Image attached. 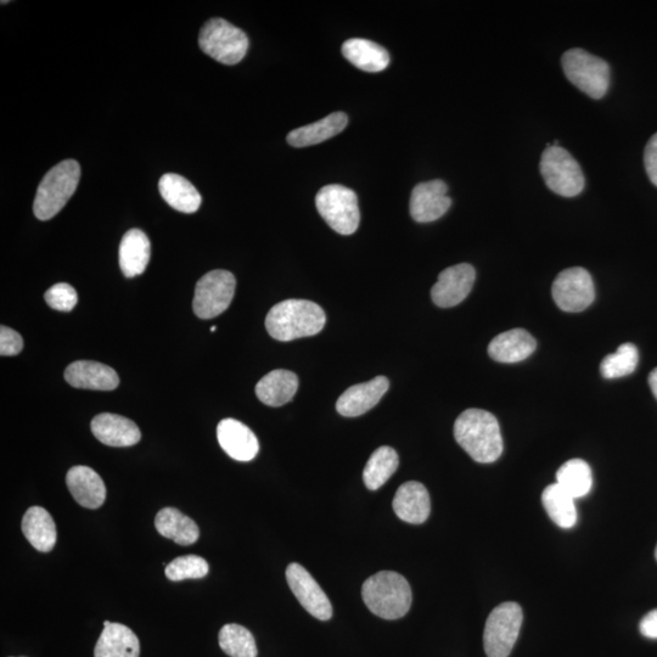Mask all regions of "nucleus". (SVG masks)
I'll use <instances>...</instances> for the list:
<instances>
[{
  "instance_id": "nucleus-1",
  "label": "nucleus",
  "mask_w": 657,
  "mask_h": 657,
  "mask_svg": "<svg viewBox=\"0 0 657 657\" xmlns=\"http://www.w3.org/2000/svg\"><path fill=\"white\" fill-rule=\"evenodd\" d=\"M459 446L477 463L496 462L503 453V437L496 417L482 409H468L454 424Z\"/></svg>"
},
{
  "instance_id": "nucleus-2",
  "label": "nucleus",
  "mask_w": 657,
  "mask_h": 657,
  "mask_svg": "<svg viewBox=\"0 0 657 657\" xmlns=\"http://www.w3.org/2000/svg\"><path fill=\"white\" fill-rule=\"evenodd\" d=\"M327 316L317 303L307 300L279 302L267 314L266 329L273 339L292 341L323 330Z\"/></svg>"
},
{
  "instance_id": "nucleus-3",
  "label": "nucleus",
  "mask_w": 657,
  "mask_h": 657,
  "mask_svg": "<svg viewBox=\"0 0 657 657\" xmlns=\"http://www.w3.org/2000/svg\"><path fill=\"white\" fill-rule=\"evenodd\" d=\"M362 598L374 615L385 620H398L412 606V589L402 575L381 571L363 583Z\"/></svg>"
},
{
  "instance_id": "nucleus-4",
  "label": "nucleus",
  "mask_w": 657,
  "mask_h": 657,
  "mask_svg": "<svg viewBox=\"0 0 657 657\" xmlns=\"http://www.w3.org/2000/svg\"><path fill=\"white\" fill-rule=\"evenodd\" d=\"M81 166L75 160L61 161L39 184L33 213L39 221H49L64 209L80 183Z\"/></svg>"
},
{
  "instance_id": "nucleus-5",
  "label": "nucleus",
  "mask_w": 657,
  "mask_h": 657,
  "mask_svg": "<svg viewBox=\"0 0 657 657\" xmlns=\"http://www.w3.org/2000/svg\"><path fill=\"white\" fill-rule=\"evenodd\" d=\"M561 65L574 86L588 97L599 100L605 97L610 87V66L587 50L575 48L567 50L561 58Z\"/></svg>"
},
{
  "instance_id": "nucleus-6",
  "label": "nucleus",
  "mask_w": 657,
  "mask_h": 657,
  "mask_svg": "<svg viewBox=\"0 0 657 657\" xmlns=\"http://www.w3.org/2000/svg\"><path fill=\"white\" fill-rule=\"evenodd\" d=\"M199 46L223 65L239 64L249 49V38L240 28L223 19H211L201 28Z\"/></svg>"
},
{
  "instance_id": "nucleus-7",
  "label": "nucleus",
  "mask_w": 657,
  "mask_h": 657,
  "mask_svg": "<svg viewBox=\"0 0 657 657\" xmlns=\"http://www.w3.org/2000/svg\"><path fill=\"white\" fill-rule=\"evenodd\" d=\"M316 206L319 215L336 233L351 235L358 229L361 213L357 194L344 185L330 184L320 189Z\"/></svg>"
},
{
  "instance_id": "nucleus-8",
  "label": "nucleus",
  "mask_w": 657,
  "mask_h": 657,
  "mask_svg": "<svg viewBox=\"0 0 657 657\" xmlns=\"http://www.w3.org/2000/svg\"><path fill=\"white\" fill-rule=\"evenodd\" d=\"M544 182L553 193L575 198L584 189L583 171L569 151L561 146H547L539 164Z\"/></svg>"
},
{
  "instance_id": "nucleus-9",
  "label": "nucleus",
  "mask_w": 657,
  "mask_h": 657,
  "mask_svg": "<svg viewBox=\"0 0 657 657\" xmlns=\"http://www.w3.org/2000/svg\"><path fill=\"white\" fill-rule=\"evenodd\" d=\"M524 620L521 606L507 602L493 609L486 621L484 647L488 657H508L515 647Z\"/></svg>"
},
{
  "instance_id": "nucleus-10",
  "label": "nucleus",
  "mask_w": 657,
  "mask_h": 657,
  "mask_svg": "<svg viewBox=\"0 0 657 657\" xmlns=\"http://www.w3.org/2000/svg\"><path fill=\"white\" fill-rule=\"evenodd\" d=\"M237 280L232 273L216 269L202 277L195 288L194 313L201 319L218 317L230 306Z\"/></svg>"
},
{
  "instance_id": "nucleus-11",
  "label": "nucleus",
  "mask_w": 657,
  "mask_h": 657,
  "mask_svg": "<svg viewBox=\"0 0 657 657\" xmlns=\"http://www.w3.org/2000/svg\"><path fill=\"white\" fill-rule=\"evenodd\" d=\"M552 292L560 310L569 313L587 310L595 299L592 275L581 267L561 272L554 280Z\"/></svg>"
},
{
  "instance_id": "nucleus-12",
  "label": "nucleus",
  "mask_w": 657,
  "mask_h": 657,
  "mask_svg": "<svg viewBox=\"0 0 657 657\" xmlns=\"http://www.w3.org/2000/svg\"><path fill=\"white\" fill-rule=\"evenodd\" d=\"M286 580L292 593L303 608L320 621H328L333 616V606L318 582L300 564H290L286 569Z\"/></svg>"
},
{
  "instance_id": "nucleus-13",
  "label": "nucleus",
  "mask_w": 657,
  "mask_h": 657,
  "mask_svg": "<svg viewBox=\"0 0 657 657\" xmlns=\"http://www.w3.org/2000/svg\"><path fill=\"white\" fill-rule=\"evenodd\" d=\"M475 278V268L468 263L446 268L438 275L437 283L432 286V301L441 308L459 305L473 289Z\"/></svg>"
},
{
  "instance_id": "nucleus-14",
  "label": "nucleus",
  "mask_w": 657,
  "mask_h": 657,
  "mask_svg": "<svg viewBox=\"0 0 657 657\" xmlns=\"http://www.w3.org/2000/svg\"><path fill=\"white\" fill-rule=\"evenodd\" d=\"M447 184L440 179L419 183L411 196V215L415 222L430 223L445 216L452 199L447 195Z\"/></svg>"
},
{
  "instance_id": "nucleus-15",
  "label": "nucleus",
  "mask_w": 657,
  "mask_h": 657,
  "mask_svg": "<svg viewBox=\"0 0 657 657\" xmlns=\"http://www.w3.org/2000/svg\"><path fill=\"white\" fill-rule=\"evenodd\" d=\"M390 383L385 376H376L368 383L353 385L336 402V411L342 417L355 418L373 409L389 390Z\"/></svg>"
},
{
  "instance_id": "nucleus-16",
  "label": "nucleus",
  "mask_w": 657,
  "mask_h": 657,
  "mask_svg": "<svg viewBox=\"0 0 657 657\" xmlns=\"http://www.w3.org/2000/svg\"><path fill=\"white\" fill-rule=\"evenodd\" d=\"M219 446L238 462H251L260 452V443L250 428L235 419H224L217 426Z\"/></svg>"
},
{
  "instance_id": "nucleus-17",
  "label": "nucleus",
  "mask_w": 657,
  "mask_h": 657,
  "mask_svg": "<svg viewBox=\"0 0 657 657\" xmlns=\"http://www.w3.org/2000/svg\"><path fill=\"white\" fill-rule=\"evenodd\" d=\"M91 429L103 445L110 447H131L142 438V432L134 421L117 414L97 415L92 420Z\"/></svg>"
},
{
  "instance_id": "nucleus-18",
  "label": "nucleus",
  "mask_w": 657,
  "mask_h": 657,
  "mask_svg": "<svg viewBox=\"0 0 657 657\" xmlns=\"http://www.w3.org/2000/svg\"><path fill=\"white\" fill-rule=\"evenodd\" d=\"M65 379L76 389L112 391L120 384L119 375L108 365L77 361L65 370Z\"/></svg>"
},
{
  "instance_id": "nucleus-19",
  "label": "nucleus",
  "mask_w": 657,
  "mask_h": 657,
  "mask_svg": "<svg viewBox=\"0 0 657 657\" xmlns=\"http://www.w3.org/2000/svg\"><path fill=\"white\" fill-rule=\"evenodd\" d=\"M66 485L73 499L87 509H98L105 503L103 479L88 466H73L66 475Z\"/></svg>"
},
{
  "instance_id": "nucleus-20",
  "label": "nucleus",
  "mask_w": 657,
  "mask_h": 657,
  "mask_svg": "<svg viewBox=\"0 0 657 657\" xmlns=\"http://www.w3.org/2000/svg\"><path fill=\"white\" fill-rule=\"evenodd\" d=\"M392 505L398 518L413 525L423 524L431 511L429 492L417 481L406 482L398 488Z\"/></svg>"
},
{
  "instance_id": "nucleus-21",
  "label": "nucleus",
  "mask_w": 657,
  "mask_h": 657,
  "mask_svg": "<svg viewBox=\"0 0 657 657\" xmlns=\"http://www.w3.org/2000/svg\"><path fill=\"white\" fill-rule=\"evenodd\" d=\"M139 654V639L131 628L121 623L104 622L94 657H139Z\"/></svg>"
},
{
  "instance_id": "nucleus-22",
  "label": "nucleus",
  "mask_w": 657,
  "mask_h": 657,
  "mask_svg": "<svg viewBox=\"0 0 657 657\" xmlns=\"http://www.w3.org/2000/svg\"><path fill=\"white\" fill-rule=\"evenodd\" d=\"M536 340L524 329H513L499 334L488 346V355L499 363H519L536 351Z\"/></svg>"
},
{
  "instance_id": "nucleus-23",
  "label": "nucleus",
  "mask_w": 657,
  "mask_h": 657,
  "mask_svg": "<svg viewBox=\"0 0 657 657\" xmlns=\"http://www.w3.org/2000/svg\"><path fill=\"white\" fill-rule=\"evenodd\" d=\"M299 390V378L289 370L278 369L263 376L256 386L258 400L269 407H282Z\"/></svg>"
},
{
  "instance_id": "nucleus-24",
  "label": "nucleus",
  "mask_w": 657,
  "mask_h": 657,
  "mask_svg": "<svg viewBox=\"0 0 657 657\" xmlns=\"http://www.w3.org/2000/svg\"><path fill=\"white\" fill-rule=\"evenodd\" d=\"M151 256V244L143 230L131 229L122 238L120 267L126 278L138 277L145 272Z\"/></svg>"
},
{
  "instance_id": "nucleus-25",
  "label": "nucleus",
  "mask_w": 657,
  "mask_h": 657,
  "mask_svg": "<svg viewBox=\"0 0 657 657\" xmlns=\"http://www.w3.org/2000/svg\"><path fill=\"white\" fill-rule=\"evenodd\" d=\"M348 125L344 112H333L325 119L305 127L294 129L288 136V143L295 148L317 145L338 136Z\"/></svg>"
},
{
  "instance_id": "nucleus-26",
  "label": "nucleus",
  "mask_w": 657,
  "mask_h": 657,
  "mask_svg": "<svg viewBox=\"0 0 657 657\" xmlns=\"http://www.w3.org/2000/svg\"><path fill=\"white\" fill-rule=\"evenodd\" d=\"M162 198L172 209L183 213H195L201 206V195L192 183L179 174L167 173L159 182Z\"/></svg>"
},
{
  "instance_id": "nucleus-27",
  "label": "nucleus",
  "mask_w": 657,
  "mask_h": 657,
  "mask_svg": "<svg viewBox=\"0 0 657 657\" xmlns=\"http://www.w3.org/2000/svg\"><path fill=\"white\" fill-rule=\"evenodd\" d=\"M342 54L352 65L365 72H381L390 64L387 50L368 39H348L342 46Z\"/></svg>"
},
{
  "instance_id": "nucleus-28",
  "label": "nucleus",
  "mask_w": 657,
  "mask_h": 657,
  "mask_svg": "<svg viewBox=\"0 0 657 657\" xmlns=\"http://www.w3.org/2000/svg\"><path fill=\"white\" fill-rule=\"evenodd\" d=\"M22 532L38 552L49 553L55 547V522L44 508L32 507L26 511L22 519Z\"/></svg>"
},
{
  "instance_id": "nucleus-29",
  "label": "nucleus",
  "mask_w": 657,
  "mask_h": 657,
  "mask_svg": "<svg viewBox=\"0 0 657 657\" xmlns=\"http://www.w3.org/2000/svg\"><path fill=\"white\" fill-rule=\"evenodd\" d=\"M155 527L162 537L172 539L179 546H190L198 541L200 536L195 521L176 508L160 510L156 515Z\"/></svg>"
},
{
  "instance_id": "nucleus-30",
  "label": "nucleus",
  "mask_w": 657,
  "mask_h": 657,
  "mask_svg": "<svg viewBox=\"0 0 657 657\" xmlns=\"http://www.w3.org/2000/svg\"><path fill=\"white\" fill-rule=\"evenodd\" d=\"M542 503L549 518L561 529H571L577 522L575 498L559 484L549 485L542 494Z\"/></svg>"
},
{
  "instance_id": "nucleus-31",
  "label": "nucleus",
  "mask_w": 657,
  "mask_h": 657,
  "mask_svg": "<svg viewBox=\"0 0 657 657\" xmlns=\"http://www.w3.org/2000/svg\"><path fill=\"white\" fill-rule=\"evenodd\" d=\"M398 463H400V460H398L395 449L389 446L376 449L363 471L365 486L370 491L379 490L396 473Z\"/></svg>"
},
{
  "instance_id": "nucleus-32",
  "label": "nucleus",
  "mask_w": 657,
  "mask_h": 657,
  "mask_svg": "<svg viewBox=\"0 0 657 657\" xmlns=\"http://www.w3.org/2000/svg\"><path fill=\"white\" fill-rule=\"evenodd\" d=\"M557 484L575 499L587 496L593 486L591 466L582 459L569 460L558 470Z\"/></svg>"
},
{
  "instance_id": "nucleus-33",
  "label": "nucleus",
  "mask_w": 657,
  "mask_h": 657,
  "mask_svg": "<svg viewBox=\"0 0 657 657\" xmlns=\"http://www.w3.org/2000/svg\"><path fill=\"white\" fill-rule=\"evenodd\" d=\"M219 647L230 657H257L256 640L249 630L229 623L218 634Z\"/></svg>"
},
{
  "instance_id": "nucleus-34",
  "label": "nucleus",
  "mask_w": 657,
  "mask_h": 657,
  "mask_svg": "<svg viewBox=\"0 0 657 657\" xmlns=\"http://www.w3.org/2000/svg\"><path fill=\"white\" fill-rule=\"evenodd\" d=\"M638 362V348L633 344H623L615 353L603 359L600 370L605 379L623 378L637 369Z\"/></svg>"
},
{
  "instance_id": "nucleus-35",
  "label": "nucleus",
  "mask_w": 657,
  "mask_h": 657,
  "mask_svg": "<svg viewBox=\"0 0 657 657\" xmlns=\"http://www.w3.org/2000/svg\"><path fill=\"white\" fill-rule=\"evenodd\" d=\"M210 566L204 558L198 555H185L177 558L166 566V577L172 582L198 580L207 576Z\"/></svg>"
},
{
  "instance_id": "nucleus-36",
  "label": "nucleus",
  "mask_w": 657,
  "mask_h": 657,
  "mask_svg": "<svg viewBox=\"0 0 657 657\" xmlns=\"http://www.w3.org/2000/svg\"><path fill=\"white\" fill-rule=\"evenodd\" d=\"M44 299H46L48 306L60 312H71L78 302L75 288L66 283L52 286L44 295Z\"/></svg>"
},
{
  "instance_id": "nucleus-37",
  "label": "nucleus",
  "mask_w": 657,
  "mask_h": 657,
  "mask_svg": "<svg viewBox=\"0 0 657 657\" xmlns=\"http://www.w3.org/2000/svg\"><path fill=\"white\" fill-rule=\"evenodd\" d=\"M22 348H24V340H22L18 331L3 325L0 329V355L3 357L16 356L19 355Z\"/></svg>"
},
{
  "instance_id": "nucleus-38",
  "label": "nucleus",
  "mask_w": 657,
  "mask_h": 657,
  "mask_svg": "<svg viewBox=\"0 0 657 657\" xmlns=\"http://www.w3.org/2000/svg\"><path fill=\"white\" fill-rule=\"evenodd\" d=\"M644 165L651 183L657 187V133L650 138L647 146H645Z\"/></svg>"
},
{
  "instance_id": "nucleus-39",
  "label": "nucleus",
  "mask_w": 657,
  "mask_h": 657,
  "mask_svg": "<svg viewBox=\"0 0 657 657\" xmlns=\"http://www.w3.org/2000/svg\"><path fill=\"white\" fill-rule=\"evenodd\" d=\"M639 630L645 638L657 639V609L644 616L640 621Z\"/></svg>"
},
{
  "instance_id": "nucleus-40",
  "label": "nucleus",
  "mask_w": 657,
  "mask_h": 657,
  "mask_svg": "<svg viewBox=\"0 0 657 657\" xmlns=\"http://www.w3.org/2000/svg\"><path fill=\"white\" fill-rule=\"evenodd\" d=\"M649 386L657 400V368H655L649 375Z\"/></svg>"
},
{
  "instance_id": "nucleus-41",
  "label": "nucleus",
  "mask_w": 657,
  "mask_h": 657,
  "mask_svg": "<svg viewBox=\"0 0 657 657\" xmlns=\"http://www.w3.org/2000/svg\"><path fill=\"white\" fill-rule=\"evenodd\" d=\"M215 331H216V327H212L211 328V333H215Z\"/></svg>"
},
{
  "instance_id": "nucleus-42",
  "label": "nucleus",
  "mask_w": 657,
  "mask_h": 657,
  "mask_svg": "<svg viewBox=\"0 0 657 657\" xmlns=\"http://www.w3.org/2000/svg\"><path fill=\"white\" fill-rule=\"evenodd\" d=\"M655 558L657 560V547H656V550H655Z\"/></svg>"
}]
</instances>
